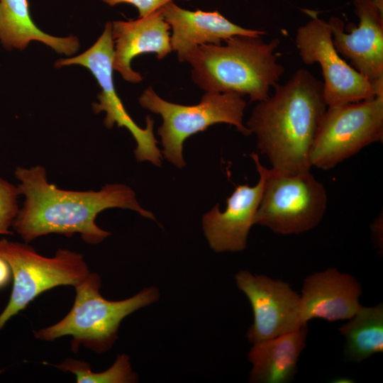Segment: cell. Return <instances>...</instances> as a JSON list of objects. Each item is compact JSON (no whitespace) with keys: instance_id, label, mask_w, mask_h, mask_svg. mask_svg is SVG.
Returning <instances> with one entry per match:
<instances>
[{"instance_id":"1","label":"cell","mask_w":383,"mask_h":383,"mask_svg":"<svg viewBox=\"0 0 383 383\" xmlns=\"http://www.w3.org/2000/svg\"><path fill=\"white\" fill-rule=\"evenodd\" d=\"M14 175L19 181L18 194L25 199L12 227L26 243L50 233L72 237L77 233L85 243L99 244L111 233L96 224V217L111 208L131 209L155 220L125 184H106L99 191L64 190L48 182L46 170L40 165L18 167Z\"/></svg>"},{"instance_id":"2","label":"cell","mask_w":383,"mask_h":383,"mask_svg":"<svg viewBox=\"0 0 383 383\" xmlns=\"http://www.w3.org/2000/svg\"><path fill=\"white\" fill-rule=\"evenodd\" d=\"M323 82L301 68L272 96L259 101L247 121L257 149L272 168L287 173L310 171V152L327 109Z\"/></svg>"},{"instance_id":"3","label":"cell","mask_w":383,"mask_h":383,"mask_svg":"<svg viewBox=\"0 0 383 383\" xmlns=\"http://www.w3.org/2000/svg\"><path fill=\"white\" fill-rule=\"evenodd\" d=\"M224 42L199 45L185 57L194 83L205 92L248 95L250 101L267 99L284 73L275 52L279 40L234 35Z\"/></svg>"},{"instance_id":"4","label":"cell","mask_w":383,"mask_h":383,"mask_svg":"<svg viewBox=\"0 0 383 383\" xmlns=\"http://www.w3.org/2000/svg\"><path fill=\"white\" fill-rule=\"evenodd\" d=\"M74 287L76 296L70 312L55 324L34 333L45 341L70 335L74 353L81 345L96 353L107 352L118 338L121 321L160 296L158 289L150 287L124 300H107L100 294V276L91 272Z\"/></svg>"},{"instance_id":"5","label":"cell","mask_w":383,"mask_h":383,"mask_svg":"<svg viewBox=\"0 0 383 383\" xmlns=\"http://www.w3.org/2000/svg\"><path fill=\"white\" fill-rule=\"evenodd\" d=\"M140 106L158 113L162 123L157 129L164 157L179 168L185 166L183 143L189 137L216 123L234 126L244 135L251 134L243 123L246 101L235 93L206 91L195 105H182L160 97L152 87L140 96Z\"/></svg>"},{"instance_id":"6","label":"cell","mask_w":383,"mask_h":383,"mask_svg":"<svg viewBox=\"0 0 383 383\" xmlns=\"http://www.w3.org/2000/svg\"><path fill=\"white\" fill-rule=\"evenodd\" d=\"M0 257L8 262L13 277L9 301L0 314V331L41 293L60 285L74 287L90 272L84 256L67 249L46 257L27 244L1 239Z\"/></svg>"},{"instance_id":"7","label":"cell","mask_w":383,"mask_h":383,"mask_svg":"<svg viewBox=\"0 0 383 383\" xmlns=\"http://www.w3.org/2000/svg\"><path fill=\"white\" fill-rule=\"evenodd\" d=\"M327 202L325 187L310 171L268 169L255 224L281 235L302 233L319 224Z\"/></svg>"},{"instance_id":"8","label":"cell","mask_w":383,"mask_h":383,"mask_svg":"<svg viewBox=\"0 0 383 383\" xmlns=\"http://www.w3.org/2000/svg\"><path fill=\"white\" fill-rule=\"evenodd\" d=\"M383 138V94L371 99L328 106L310 152L311 167L332 169Z\"/></svg>"},{"instance_id":"9","label":"cell","mask_w":383,"mask_h":383,"mask_svg":"<svg viewBox=\"0 0 383 383\" xmlns=\"http://www.w3.org/2000/svg\"><path fill=\"white\" fill-rule=\"evenodd\" d=\"M310 20L296 32L295 44L306 65H320L323 77V96L327 106H338L371 99L383 94L336 51L328 21L318 12L304 9Z\"/></svg>"},{"instance_id":"10","label":"cell","mask_w":383,"mask_h":383,"mask_svg":"<svg viewBox=\"0 0 383 383\" xmlns=\"http://www.w3.org/2000/svg\"><path fill=\"white\" fill-rule=\"evenodd\" d=\"M113 52L111 22L109 21L92 46L79 55L60 59L55 65L57 67L80 65L89 70L101 87L99 102L92 106L94 112L106 113L104 123L106 128H111L116 123L118 127H125L130 131L137 143L134 153L138 161H149L160 166L162 154L153 132L154 120L148 116L146 127H139L126 111L116 91L113 79Z\"/></svg>"},{"instance_id":"11","label":"cell","mask_w":383,"mask_h":383,"mask_svg":"<svg viewBox=\"0 0 383 383\" xmlns=\"http://www.w3.org/2000/svg\"><path fill=\"white\" fill-rule=\"evenodd\" d=\"M235 280L252 309L253 323L246 333L250 343L274 338L306 324L300 318V294L289 283L246 270L238 272Z\"/></svg>"},{"instance_id":"12","label":"cell","mask_w":383,"mask_h":383,"mask_svg":"<svg viewBox=\"0 0 383 383\" xmlns=\"http://www.w3.org/2000/svg\"><path fill=\"white\" fill-rule=\"evenodd\" d=\"M357 26L335 16L328 21L336 51L377 88L383 89V0H353Z\"/></svg>"},{"instance_id":"13","label":"cell","mask_w":383,"mask_h":383,"mask_svg":"<svg viewBox=\"0 0 383 383\" xmlns=\"http://www.w3.org/2000/svg\"><path fill=\"white\" fill-rule=\"evenodd\" d=\"M250 157L253 160L259 173L257 183L250 187L239 184L227 198L224 211L219 210V204L202 217V228L210 248L216 252H239L245 249L250 230L255 224L268 169L260 161L257 153Z\"/></svg>"},{"instance_id":"14","label":"cell","mask_w":383,"mask_h":383,"mask_svg":"<svg viewBox=\"0 0 383 383\" xmlns=\"http://www.w3.org/2000/svg\"><path fill=\"white\" fill-rule=\"evenodd\" d=\"M362 286L353 275L335 267L306 277L300 295L302 323L313 318L327 321L348 320L362 306Z\"/></svg>"},{"instance_id":"15","label":"cell","mask_w":383,"mask_h":383,"mask_svg":"<svg viewBox=\"0 0 383 383\" xmlns=\"http://www.w3.org/2000/svg\"><path fill=\"white\" fill-rule=\"evenodd\" d=\"M170 30L161 9L135 20L111 22L113 70L127 82H141L142 75L131 68L132 60L144 53H155L159 60L170 54L172 50Z\"/></svg>"},{"instance_id":"16","label":"cell","mask_w":383,"mask_h":383,"mask_svg":"<svg viewBox=\"0 0 383 383\" xmlns=\"http://www.w3.org/2000/svg\"><path fill=\"white\" fill-rule=\"evenodd\" d=\"M162 13L172 30L171 45L178 60L184 62L187 54L204 44L221 45L234 35L262 38L263 30L243 28L225 18L218 11H189L173 1L161 8Z\"/></svg>"},{"instance_id":"17","label":"cell","mask_w":383,"mask_h":383,"mask_svg":"<svg viewBox=\"0 0 383 383\" xmlns=\"http://www.w3.org/2000/svg\"><path fill=\"white\" fill-rule=\"evenodd\" d=\"M307 323L287 333L253 343L248 359L249 382L289 383L297 372L299 356L306 346Z\"/></svg>"},{"instance_id":"18","label":"cell","mask_w":383,"mask_h":383,"mask_svg":"<svg viewBox=\"0 0 383 383\" xmlns=\"http://www.w3.org/2000/svg\"><path fill=\"white\" fill-rule=\"evenodd\" d=\"M31 41H39L56 52L74 54L79 48L77 37H56L40 30L33 22L28 0H0V42L6 50H23Z\"/></svg>"},{"instance_id":"19","label":"cell","mask_w":383,"mask_h":383,"mask_svg":"<svg viewBox=\"0 0 383 383\" xmlns=\"http://www.w3.org/2000/svg\"><path fill=\"white\" fill-rule=\"evenodd\" d=\"M345 338L347 360L360 362L383 352V305L361 306L355 315L338 328Z\"/></svg>"},{"instance_id":"20","label":"cell","mask_w":383,"mask_h":383,"mask_svg":"<svg viewBox=\"0 0 383 383\" xmlns=\"http://www.w3.org/2000/svg\"><path fill=\"white\" fill-rule=\"evenodd\" d=\"M53 366L73 373L78 383H133L138 380L126 354L119 355L110 368L101 372H94L87 362L71 358Z\"/></svg>"},{"instance_id":"21","label":"cell","mask_w":383,"mask_h":383,"mask_svg":"<svg viewBox=\"0 0 383 383\" xmlns=\"http://www.w3.org/2000/svg\"><path fill=\"white\" fill-rule=\"evenodd\" d=\"M17 187L0 177V235H12L9 230L18 212Z\"/></svg>"},{"instance_id":"22","label":"cell","mask_w":383,"mask_h":383,"mask_svg":"<svg viewBox=\"0 0 383 383\" xmlns=\"http://www.w3.org/2000/svg\"><path fill=\"white\" fill-rule=\"evenodd\" d=\"M113 6L119 4H128L134 6L138 11L139 17L148 16L173 0H101ZM189 1V0H187Z\"/></svg>"},{"instance_id":"23","label":"cell","mask_w":383,"mask_h":383,"mask_svg":"<svg viewBox=\"0 0 383 383\" xmlns=\"http://www.w3.org/2000/svg\"><path fill=\"white\" fill-rule=\"evenodd\" d=\"M11 270L8 262L0 257V289L4 287L11 277Z\"/></svg>"},{"instance_id":"24","label":"cell","mask_w":383,"mask_h":383,"mask_svg":"<svg viewBox=\"0 0 383 383\" xmlns=\"http://www.w3.org/2000/svg\"><path fill=\"white\" fill-rule=\"evenodd\" d=\"M335 382H350L349 381H347V380H352L351 379H348V378H338V379H335Z\"/></svg>"}]
</instances>
